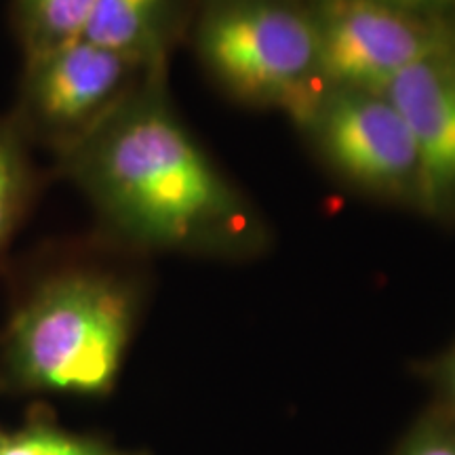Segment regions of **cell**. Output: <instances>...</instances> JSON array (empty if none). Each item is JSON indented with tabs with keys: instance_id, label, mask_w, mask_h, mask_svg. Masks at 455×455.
I'll list each match as a JSON object with an SVG mask.
<instances>
[{
	"instance_id": "1",
	"label": "cell",
	"mask_w": 455,
	"mask_h": 455,
	"mask_svg": "<svg viewBox=\"0 0 455 455\" xmlns=\"http://www.w3.org/2000/svg\"><path fill=\"white\" fill-rule=\"evenodd\" d=\"M55 169L87 198L98 235L138 258L241 264L272 244L264 215L175 108L169 68L148 72Z\"/></svg>"
},
{
	"instance_id": "2",
	"label": "cell",
	"mask_w": 455,
	"mask_h": 455,
	"mask_svg": "<svg viewBox=\"0 0 455 455\" xmlns=\"http://www.w3.org/2000/svg\"><path fill=\"white\" fill-rule=\"evenodd\" d=\"M144 261L100 235L32 253L0 325V395L110 396L150 295Z\"/></svg>"
},
{
	"instance_id": "3",
	"label": "cell",
	"mask_w": 455,
	"mask_h": 455,
	"mask_svg": "<svg viewBox=\"0 0 455 455\" xmlns=\"http://www.w3.org/2000/svg\"><path fill=\"white\" fill-rule=\"evenodd\" d=\"M186 36L209 81L236 104L295 124L329 89L304 0H195Z\"/></svg>"
},
{
	"instance_id": "4",
	"label": "cell",
	"mask_w": 455,
	"mask_h": 455,
	"mask_svg": "<svg viewBox=\"0 0 455 455\" xmlns=\"http://www.w3.org/2000/svg\"><path fill=\"white\" fill-rule=\"evenodd\" d=\"M295 127L341 184L422 213L418 146L388 95L329 87Z\"/></svg>"
},
{
	"instance_id": "5",
	"label": "cell",
	"mask_w": 455,
	"mask_h": 455,
	"mask_svg": "<svg viewBox=\"0 0 455 455\" xmlns=\"http://www.w3.org/2000/svg\"><path fill=\"white\" fill-rule=\"evenodd\" d=\"M150 70L89 38L24 55L9 118L55 158L87 140Z\"/></svg>"
},
{
	"instance_id": "6",
	"label": "cell",
	"mask_w": 455,
	"mask_h": 455,
	"mask_svg": "<svg viewBox=\"0 0 455 455\" xmlns=\"http://www.w3.org/2000/svg\"><path fill=\"white\" fill-rule=\"evenodd\" d=\"M327 87L384 93L398 74L455 47V20L371 0H304Z\"/></svg>"
},
{
	"instance_id": "7",
	"label": "cell",
	"mask_w": 455,
	"mask_h": 455,
	"mask_svg": "<svg viewBox=\"0 0 455 455\" xmlns=\"http://www.w3.org/2000/svg\"><path fill=\"white\" fill-rule=\"evenodd\" d=\"M384 93L418 146L422 213L455 221V47L407 68Z\"/></svg>"
},
{
	"instance_id": "8",
	"label": "cell",
	"mask_w": 455,
	"mask_h": 455,
	"mask_svg": "<svg viewBox=\"0 0 455 455\" xmlns=\"http://www.w3.org/2000/svg\"><path fill=\"white\" fill-rule=\"evenodd\" d=\"M195 0H100L84 38L146 70L169 68L184 41Z\"/></svg>"
},
{
	"instance_id": "9",
	"label": "cell",
	"mask_w": 455,
	"mask_h": 455,
	"mask_svg": "<svg viewBox=\"0 0 455 455\" xmlns=\"http://www.w3.org/2000/svg\"><path fill=\"white\" fill-rule=\"evenodd\" d=\"M32 152L34 148L9 114L0 116V275L7 268L15 236L30 218L44 186V173Z\"/></svg>"
},
{
	"instance_id": "10",
	"label": "cell",
	"mask_w": 455,
	"mask_h": 455,
	"mask_svg": "<svg viewBox=\"0 0 455 455\" xmlns=\"http://www.w3.org/2000/svg\"><path fill=\"white\" fill-rule=\"evenodd\" d=\"M0 455H150V451L124 447L95 432L66 428L53 409L36 403L17 428L7 430Z\"/></svg>"
},
{
	"instance_id": "11",
	"label": "cell",
	"mask_w": 455,
	"mask_h": 455,
	"mask_svg": "<svg viewBox=\"0 0 455 455\" xmlns=\"http://www.w3.org/2000/svg\"><path fill=\"white\" fill-rule=\"evenodd\" d=\"M100 0H11V28L24 55L84 38Z\"/></svg>"
},
{
	"instance_id": "12",
	"label": "cell",
	"mask_w": 455,
	"mask_h": 455,
	"mask_svg": "<svg viewBox=\"0 0 455 455\" xmlns=\"http://www.w3.org/2000/svg\"><path fill=\"white\" fill-rule=\"evenodd\" d=\"M392 455H455V418L441 405H432Z\"/></svg>"
},
{
	"instance_id": "13",
	"label": "cell",
	"mask_w": 455,
	"mask_h": 455,
	"mask_svg": "<svg viewBox=\"0 0 455 455\" xmlns=\"http://www.w3.org/2000/svg\"><path fill=\"white\" fill-rule=\"evenodd\" d=\"M426 378L435 386L441 405L455 418V341L449 348L426 365Z\"/></svg>"
},
{
	"instance_id": "14",
	"label": "cell",
	"mask_w": 455,
	"mask_h": 455,
	"mask_svg": "<svg viewBox=\"0 0 455 455\" xmlns=\"http://www.w3.org/2000/svg\"><path fill=\"white\" fill-rule=\"evenodd\" d=\"M371 3L386 4V7L409 11V13L449 17L455 20V0H371Z\"/></svg>"
},
{
	"instance_id": "15",
	"label": "cell",
	"mask_w": 455,
	"mask_h": 455,
	"mask_svg": "<svg viewBox=\"0 0 455 455\" xmlns=\"http://www.w3.org/2000/svg\"><path fill=\"white\" fill-rule=\"evenodd\" d=\"M4 435H7V430L3 428V426H0V449H3V443H4Z\"/></svg>"
}]
</instances>
